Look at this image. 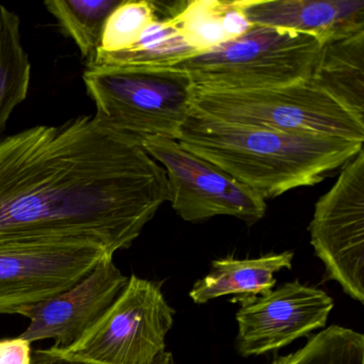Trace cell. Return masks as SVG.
<instances>
[{"mask_svg":"<svg viewBox=\"0 0 364 364\" xmlns=\"http://www.w3.org/2000/svg\"><path fill=\"white\" fill-rule=\"evenodd\" d=\"M168 201L163 166L95 114L0 140V245L93 242L114 255Z\"/></svg>","mask_w":364,"mask_h":364,"instance_id":"1","label":"cell"},{"mask_svg":"<svg viewBox=\"0 0 364 364\" xmlns=\"http://www.w3.org/2000/svg\"><path fill=\"white\" fill-rule=\"evenodd\" d=\"M176 140L264 200L323 182L357 156L364 144L233 124L193 109Z\"/></svg>","mask_w":364,"mask_h":364,"instance_id":"2","label":"cell"},{"mask_svg":"<svg viewBox=\"0 0 364 364\" xmlns=\"http://www.w3.org/2000/svg\"><path fill=\"white\" fill-rule=\"evenodd\" d=\"M323 43L306 33L253 25L237 39L176 67L199 90L274 88L310 80Z\"/></svg>","mask_w":364,"mask_h":364,"instance_id":"3","label":"cell"},{"mask_svg":"<svg viewBox=\"0 0 364 364\" xmlns=\"http://www.w3.org/2000/svg\"><path fill=\"white\" fill-rule=\"evenodd\" d=\"M82 80L95 116L139 144L151 137L176 140L193 109L195 86L178 67L86 69Z\"/></svg>","mask_w":364,"mask_h":364,"instance_id":"4","label":"cell"},{"mask_svg":"<svg viewBox=\"0 0 364 364\" xmlns=\"http://www.w3.org/2000/svg\"><path fill=\"white\" fill-rule=\"evenodd\" d=\"M193 110L233 124L364 142V122L310 80L247 91L195 89Z\"/></svg>","mask_w":364,"mask_h":364,"instance_id":"5","label":"cell"},{"mask_svg":"<svg viewBox=\"0 0 364 364\" xmlns=\"http://www.w3.org/2000/svg\"><path fill=\"white\" fill-rule=\"evenodd\" d=\"M174 314L159 283L133 274L103 316L57 353L95 364H153L165 353Z\"/></svg>","mask_w":364,"mask_h":364,"instance_id":"6","label":"cell"},{"mask_svg":"<svg viewBox=\"0 0 364 364\" xmlns=\"http://www.w3.org/2000/svg\"><path fill=\"white\" fill-rule=\"evenodd\" d=\"M140 144L166 170L169 202L183 220L200 223L232 216L252 225L265 216L266 200L259 193L189 152L178 140L151 137Z\"/></svg>","mask_w":364,"mask_h":364,"instance_id":"7","label":"cell"},{"mask_svg":"<svg viewBox=\"0 0 364 364\" xmlns=\"http://www.w3.org/2000/svg\"><path fill=\"white\" fill-rule=\"evenodd\" d=\"M323 281H336L364 304V151L343 167L329 191L315 204L309 227Z\"/></svg>","mask_w":364,"mask_h":364,"instance_id":"8","label":"cell"},{"mask_svg":"<svg viewBox=\"0 0 364 364\" xmlns=\"http://www.w3.org/2000/svg\"><path fill=\"white\" fill-rule=\"evenodd\" d=\"M93 242L0 245V314H18L86 278L106 257Z\"/></svg>","mask_w":364,"mask_h":364,"instance_id":"9","label":"cell"},{"mask_svg":"<svg viewBox=\"0 0 364 364\" xmlns=\"http://www.w3.org/2000/svg\"><path fill=\"white\" fill-rule=\"evenodd\" d=\"M231 301L240 306L236 313V349L242 357L278 350L325 327L334 306L326 291L299 280L261 296H235Z\"/></svg>","mask_w":364,"mask_h":364,"instance_id":"10","label":"cell"},{"mask_svg":"<svg viewBox=\"0 0 364 364\" xmlns=\"http://www.w3.org/2000/svg\"><path fill=\"white\" fill-rule=\"evenodd\" d=\"M127 282L129 277L117 267L114 257H106L71 289L20 309L18 314L31 319L21 338L31 343L54 340L50 348L65 350L103 316Z\"/></svg>","mask_w":364,"mask_h":364,"instance_id":"11","label":"cell"},{"mask_svg":"<svg viewBox=\"0 0 364 364\" xmlns=\"http://www.w3.org/2000/svg\"><path fill=\"white\" fill-rule=\"evenodd\" d=\"M247 20L321 41L364 31V0H240Z\"/></svg>","mask_w":364,"mask_h":364,"instance_id":"12","label":"cell"},{"mask_svg":"<svg viewBox=\"0 0 364 364\" xmlns=\"http://www.w3.org/2000/svg\"><path fill=\"white\" fill-rule=\"evenodd\" d=\"M310 80L364 122V31L323 42Z\"/></svg>","mask_w":364,"mask_h":364,"instance_id":"13","label":"cell"},{"mask_svg":"<svg viewBox=\"0 0 364 364\" xmlns=\"http://www.w3.org/2000/svg\"><path fill=\"white\" fill-rule=\"evenodd\" d=\"M294 253H268L255 259H225L212 262V270L193 284L189 296L197 304L225 295L255 296L272 291L274 274L291 269Z\"/></svg>","mask_w":364,"mask_h":364,"instance_id":"14","label":"cell"},{"mask_svg":"<svg viewBox=\"0 0 364 364\" xmlns=\"http://www.w3.org/2000/svg\"><path fill=\"white\" fill-rule=\"evenodd\" d=\"M198 54L185 41L176 18L157 20L129 48L112 53L97 50L86 69L171 68Z\"/></svg>","mask_w":364,"mask_h":364,"instance_id":"15","label":"cell"},{"mask_svg":"<svg viewBox=\"0 0 364 364\" xmlns=\"http://www.w3.org/2000/svg\"><path fill=\"white\" fill-rule=\"evenodd\" d=\"M176 22L185 41L200 54L237 39L253 27L240 0L188 1Z\"/></svg>","mask_w":364,"mask_h":364,"instance_id":"16","label":"cell"},{"mask_svg":"<svg viewBox=\"0 0 364 364\" xmlns=\"http://www.w3.org/2000/svg\"><path fill=\"white\" fill-rule=\"evenodd\" d=\"M31 75V61L21 37L20 18L0 5V135L14 110L26 100Z\"/></svg>","mask_w":364,"mask_h":364,"instance_id":"17","label":"cell"},{"mask_svg":"<svg viewBox=\"0 0 364 364\" xmlns=\"http://www.w3.org/2000/svg\"><path fill=\"white\" fill-rule=\"evenodd\" d=\"M121 3L122 0H48L44 6L63 33L75 42L87 63L97 54L106 22Z\"/></svg>","mask_w":364,"mask_h":364,"instance_id":"18","label":"cell"},{"mask_svg":"<svg viewBox=\"0 0 364 364\" xmlns=\"http://www.w3.org/2000/svg\"><path fill=\"white\" fill-rule=\"evenodd\" d=\"M269 364H364V336L338 325L310 336L302 348Z\"/></svg>","mask_w":364,"mask_h":364,"instance_id":"19","label":"cell"},{"mask_svg":"<svg viewBox=\"0 0 364 364\" xmlns=\"http://www.w3.org/2000/svg\"><path fill=\"white\" fill-rule=\"evenodd\" d=\"M159 18L153 1L122 0L106 22L97 50L112 53L129 48Z\"/></svg>","mask_w":364,"mask_h":364,"instance_id":"20","label":"cell"},{"mask_svg":"<svg viewBox=\"0 0 364 364\" xmlns=\"http://www.w3.org/2000/svg\"><path fill=\"white\" fill-rule=\"evenodd\" d=\"M31 343L16 336L0 340V364H31Z\"/></svg>","mask_w":364,"mask_h":364,"instance_id":"21","label":"cell"},{"mask_svg":"<svg viewBox=\"0 0 364 364\" xmlns=\"http://www.w3.org/2000/svg\"><path fill=\"white\" fill-rule=\"evenodd\" d=\"M31 364H95L68 357L63 353L48 349H38L33 353Z\"/></svg>","mask_w":364,"mask_h":364,"instance_id":"22","label":"cell"},{"mask_svg":"<svg viewBox=\"0 0 364 364\" xmlns=\"http://www.w3.org/2000/svg\"><path fill=\"white\" fill-rule=\"evenodd\" d=\"M153 364H176V362H174L171 353L165 351V353H161V355L155 360Z\"/></svg>","mask_w":364,"mask_h":364,"instance_id":"23","label":"cell"}]
</instances>
